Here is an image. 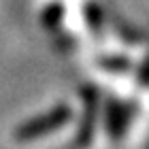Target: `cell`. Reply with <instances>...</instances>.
I'll list each match as a JSON object with an SVG mask.
<instances>
[{
  "label": "cell",
  "mask_w": 149,
  "mask_h": 149,
  "mask_svg": "<svg viewBox=\"0 0 149 149\" xmlns=\"http://www.w3.org/2000/svg\"><path fill=\"white\" fill-rule=\"evenodd\" d=\"M66 117H68V111L64 109H56L51 111L49 115H45V117H38L34 121H28L26 126H22L19 130L15 132V139L17 141H34L38 136H45L47 132L56 130V128H60L66 121Z\"/></svg>",
  "instance_id": "cell-1"
}]
</instances>
